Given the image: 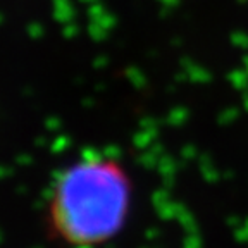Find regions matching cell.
<instances>
[{"label": "cell", "mask_w": 248, "mask_h": 248, "mask_svg": "<svg viewBox=\"0 0 248 248\" xmlns=\"http://www.w3.org/2000/svg\"><path fill=\"white\" fill-rule=\"evenodd\" d=\"M131 188L112 157L85 155L62 170L50 191V221L59 238L79 248L108 241L121 231Z\"/></svg>", "instance_id": "obj_1"}]
</instances>
